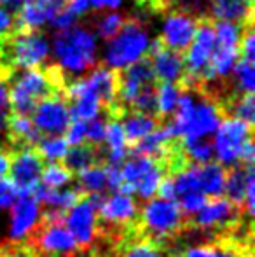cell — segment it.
<instances>
[{
  "mask_svg": "<svg viewBox=\"0 0 255 257\" xmlns=\"http://www.w3.org/2000/svg\"><path fill=\"white\" fill-rule=\"evenodd\" d=\"M11 88L7 91V102L11 103L14 114L28 115L34 112L41 100L56 93H67L68 79L58 65H49L46 68H27L16 72L11 77Z\"/></svg>",
  "mask_w": 255,
  "mask_h": 257,
  "instance_id": "6da1fadb",
  "label": "cell"
},
{
  "mask_svg": "<svg viewBox=\"0 0 255 257\" xmlns=\"http://www.w3.org/2000/svg\"><path fill=\"white\" fill-rule=\"evenodd\" d=\"M224 119L217 102L201 89H180V98L175 114L168 121L175 137L208 139L217 132Z\"/></svg>",
  "mask_w": 255,
  "mask_h": 257,
  "instance_id": "7a4b0ae2",
  "label": "cell"
},
{
  "mask_svg": "<svg viewBox=\"0 0 255 257\" xmlns=\"http://www.w3.org/2000/svg\"><path fill=\"white\" fill-rule=\"evenodd\" d=\"M49 58V42L41 32L18 34L0 41V82L6 84L18 70L37 68Z\"/></svg>",
  "mask_w": 255,
  "mask_h": 257,
  "instance_id": "3957f363",
  "label": "cell"
},
{
  "mask_svg": "<svg viewBox=\"0 0 255 257\" xmlns=\"http://www.w3.org/2000/svg\"><path fill=\"white\" fill-rule=\"evenodd\" d=\"M187 229V217L177 201L154 198L140 210L138 234L156 243L170 245Z\"/></svg>",
  "mask_w": 255,
  "mask_h": 257,
  "instance_id": "277c9868",
  "label": "cell"
},
{
  "mask_svg": "<svg viewBox=\"0 0 255 257\" xmlns=\"http://www.w3.org/2000/svg\"><path fill=\"white\" fill-rule=\"evenodd\" d=\"M55 56L58 67L67 74H81L95 65L96 39L91 30L84 27H72L70 30L60 32L55 37Z\"/></svg>",
  "mask_w": 255,
  "mask_h": 257,
  "instance_id": "5b68a950",
  "label": "cell"
},
{
  "mask_svg": "<svg viewBox=\"0 0 255 257\" xmlns=\"http://www.w3.org/2000/svg\"><path fill=\"white\" fill-rule=\"evenodd\" d=\"M149 49V32L138 18H126L123 28L109 41L105 49V61L114 70L133 65L142 60Z\"/></svg>",
  "mask_w": 255,
  "mask_h": 257,
  "instance_id": "8992f818",
  "label": "cell"
},
{
  "mask_svg": "<svg viewBox=\"0 0 255 257\" xmlns=\"http://www.w3.org/2000/svg\"><path fill=\"white\" fill-rule=\"evenodd\" d=\"M243 212L227 198H210L206 200L203 208L192 217H187V227L211 231L217 236L236 234L243 229Z\"/></svg>",
  "mask_w": 255,
  "mask_h": 257,
  "instance_id": "52a82bcc",
  "label": "cell"
},
{
  "mask_svg": "<svg viewBox=\"0 0 255 257\" xmlns=\"http://www.w3.org/2000/svg\"><path fill=\"white\" fill-rule=\"evenodd\" d=\"M102 194H82L77 205L65 212L63 226L72 234L77 248L88 250L96 240V210L102 203Z\"/></svg>",
  "mask_w": 255,
  "mask_h": 257,
  "instance_id": "ba28073f",
  "label": "cell"
},
{
  "mask_svg": "<svg viewBox=\"0 0 255 257\" xmlns=\"http://www.w3.org/2000/svg\"><path fill=\"white\" fill-rule=\"evenodd\" d=\"M252 128L253 126L234 117H225L220 121L215 132L213 154L222 166H234L241 163L243 146L252 139Z\"/></svg>",
  "mask_w": 255,
  "mask_h": 257,
  "instance_id": "9c48e42d",
  "label": "cell"
},
{
  "mask_svg": "<svg viewBox=\"0 0 255 257\" xmlns=\"http://www.w3.org/2000/svg\"><path fill=\"white\" fill-rule=\"evenodd\" d=\"M30 238L37 254L44 257H74L77 252V243L63 222H48L41 219Z\"/></svg>",
  "mask_w": 255,
  "mask_h": 257,
  "instance_id": "30bf717a",
  "label": "cell"
},
{
  "mask_svg": "<svg viewBox=\"0 0 255 257\" xmlns=\"http://www.w3.org/2000/svg\"><path fill=\"white\" fill-rule=\"evenodd\" d=\"M44 166L46 161L35 147H21L9 153L11 182L16 186L18 193H34Z\"/></svg>",
  "mask_w": 255,
  "mask_h": 257,
  "instance_id": "8fae6325",
  "label": "cell"
},
{
  "mask_svg": "<svg viewBox=\"0 0 255 257\" xmlns=\"http://www.w3.org/2000/svg\"><path fill=\"white\" fill-rule=\"evenodd\" d=\"M32 122L39 133L62 135L70 124L67 93H56L41 100L32 112Z\"/></svg>",
  "mask_w": 255,
  "mask_h": 257,
  "instance_id": "7c38bea8",
  "label": "cell"
},
{
  "mask_svg": "<svg viewBox=\"0 0 255 257\" xmlns=\"http://www.w3.org/2000/svg\"><path fill=\"white\" fill-rule=\"evenodd\" d=\"M197 21H199V18L194 16L191 11L171 9L164 20L163 34L159 39L166 48L175 49L178 53L187 51L194 39V34H196Z\"/></svg>",
  "mask_w": 255,
  "mask_h": 257,
  "instance_id": "4fadbf2b",
  "label": "cell"
},
{
  "mask_svg": "<svg viewBox=\"0 0 255 257\" xmlns=\"http://www.w3.org/2000/svg\"><path fill=\"white\" fill-rule=\"evenodd\" d=\"M11 227L9 238L13 243L28 238L41 220V205L35 200L34 193H18L14 205L11 206Z\"/></svg>",
  "mask_w": 255,
  "mask_h": 257,
  "instance_id": "5bb4252c",
  "label": "cell"
},
{
  "mask_svg": "<svg viewBox=\"0 0 255 257\" xmlns=\"http://www.w3.org/2000/svg\"><path fill=\"white\" fill-rule=\"evenodd\" d=\"M147 51H149L147 58L152 63L156 81L173 82V84H178L182 81V77L185 74V65H184L182 53L166 48L161 39H156L152 44H149Z\"/></svg>",
  "mask_w": 255,
  "mask_h": 257,
  "instance_id": "9a60e30c",
  "label": "cell"
},
{
  "mask_svg": "<svg viewBox=\"0 0 255 257\" xmlns=\"http://www.w3.org/2000/svg\"><path fill=\"white\" fill-rule=\"evenodd\" d=\"M227 200L232 201L238 208L245 206L248 219L253 215V166L252 165H234L229 166L225 175V189Z\"/></svg>",
  "mask_w": 255,
  "mask_h": 257,
  "instance_id": "2e32d148",
  "label": "cell"
},
{
  "mask_svg": "<svg viewBox=\"0 0 255 257\" xmlns=\"http://www.w3.org/2000/svg\"><path fill=\"white\" fill-rule=\"evenodd\" d=\"M116 250L119 257H180L178 254H171L170 245L156 243L152 240L140 236L138 233L124 234L116 243Z\"/></svg>",
  "mask_w": 255,
  "mask_h": 257,
  "instance_id": "e0dca14e",
  "label": "cell"
},
{
  "mask_svg": "<svg viewBox=\"0 0 255 257\" xmlns=\"http://www.w3.org/2000/svg\"><path fill=\"white\" fill-rule=\"evenodd\" d=\"M56 11L42 4L41 0H27L20 9L16 11L14 18V32L27 34V32H37L42 25L51 21Z\"/></svg>",
  "mask_w": 255,
  "mask_h": 257,
  "instance_id": "ac0fdd59",
  "label": "cell"
},
{
  "mask_svg": "<svg viewBox=\"0 0 255 257\" xmlns=\"http://www.w3.org/2000/svg\"><path fill=\"white\" fill-rule=\"evenodd\" d=\"M210 18L241 27L253 25V0H213Z\"/></svg>",
  "mask_w": 255,
  "mask_h": 257,
  "instance_id": "d6986e66",
  "label": "cell"
},
{
  "mask_svg": "<svg viewBox=\"0 0 255 257\" xmlns=\"http://www.w3.org/2000/svg\"><path fill=\"white\" fill-rule=\"evenodd\" d=\"M6 135L13 149H21V147H34L41 139V133L34 126L32 119L28 115L21 114H9L6 122ZM11 149V151H13Z\"/></svg>",
  "mask_w": 255,
  "mask_h": 257,
  "instance_id": "ffe728a7",
  "label": "cell"
},
{
  "mask_svg": "<svg viewBox=\"0 0 255 257\" xmlns=\"http://www.w3.org/2000/svg\"><path fill=\"white\" fill-rule=\"evenodd\" d=\"M98 163H105V149H102V146H93L88 142L74 146L70 151H67L63 158V166L72 173H79L81 170Z\"/></svg>",
  "mask_w": 255,
  "mask_h": 257,
  "instance_id": "44dd1931",
  "label": "cell"
},
{
  "mask_svg": "<svg viewBox=\"0 0 255 257\" xmlns=\"http://www.w3.org/2000/svg\"><path fill=\"white\" fill-rule=\"evenodd\" d=\"M225 175L227 170L220 163L208 161L204 165H197V179L204 196L220 198L225 189Z\"/></svg>",
  "mask_w": 255,
  "mask_h": 257,
  "instance_id": "7402d4cb",
  "label": "cell"
},
{
  "mask_svg": "<svg viewBox=\"0 0 255 257\" xmlns=\"http://www.w3.org/2000/svg\"><path fill=\"white\" fill-rule=\"evenodd\" d=\"M124 137H126L128 149L131 146H135L136 142H140L142 139H145L149 133H152L157 126L161 124L156 117H150V115L143 114H135V112H126L124 115Z\"/></svg>",
  "mask_w": 255,
  "mask_h": 257,
  "instance_id": "603a6c76",
  "label": "cell"
},
{
  "mask_svg": "<svg viewBox=\"0 0 255 257\" xmlns=\"http://www.w3.org/2000/svg\"><path fill=\"white\" fill-rule=\"evenodd\" d=\"M178 98H180V88L173 82H159V86H156L157 121H170L177 110Z\"/></svg>",
  "mask_w": 255,
  "mask_h": 257,
  "instance_id": "cb8c5ba5",
  "label": "cell"
},
{
  "mask_svg": "<svg viewBox=\"0 0 255 257\" xmlns=\"http://www.w3.org/2000/svg\"><path fill=\"white\" fill-rule=\"evenodd\" d=\"M77 175L79 191L84 194H102L107 189V172H105V163H98V165H91L88 168L81 170Z\"/></svg>",
  "mask_w": 255,
  "mask_h": 257,
  "instance_id": "d4e9b609",
  "label": "cell"
},
{
  "mask_svg": "<svg viewBox=\"0 0 255 257\" xmlns=\"http://www.w3.org/2000/svg\"><path fill=\"white\" fill-rule=\"evenodd\" d=\"M182 147L194 165H204L213 158V142L210 139H185L182 140Z\"/></svg>",
  "mask_w": 255,
  "mask_h": 257,
  "instance_id": "484cf974",
  "label": "cell"
},
{
  "mask_svg": "<svg viewBox=\"0 0 255 257\" xmlns=\"http://www.w3.org/2000/svg\"><path fill=\"white\" fill-rule=\"evenodd\" d=\"M37 153L42 156L44 161L49 163H58L60 159L65 158L68 151V142L60 135H51L48 139H42L37 142Z\"/></svg>",
  "mask_w": 255,
  "mask_h": 257,
  "instance_id": "4316f807",
  "label": "cell"
},
{
  "mask_svg": "<svg viewBox=\"0 0 255 257\" xmlns=\"http://www.w3.org/2000/svg\"><path fill=\"white\" fill-rule=\"evenodd\" d=\"M232 72H234V84H236V91H238V95L253 93V88H255L253 61L239 58V60L236 61Z\"/></svg>",
  "mask_w": 255,
  "mask_h": 257,
  "instance_id": "83f0119b",
  "label": "cell"
},
{
  "mask_svg": "<svg viewBox=\"0 0 255 257\" xmlns=\"http://www.w3.org/2000/svg\"><path fill=\"white\" fill-rule=\"evenodd\" d=\"M72 179H74V173L68 172L60 163H49L48 166H44L41 173L42 184L51 187V189H60V187L67 186Z\"/></svg>",
  "mask_w": 255,
  "mask_h": 257,
  "instance_id": "f1b7e54d",
  "label": "cell"
},
{
  "mask_svg": "<svg viewBox=\"0 0 255 257\" xmlns=\"http://www.w3.org/2000/svg\"><path fill=\"white\" fill-rule=\"evenodd\" d=\"M124 21H126V18L119 13L105 14V16L100 18L98 23H96V34H98V37L103 39V41H110V39H114L119 34Z\"/></svg>",
  "mask_w": 255,
  "mask_h": 257,
  "instance_id": "f546056e",
  "label": "cell"
},
{
  "mask_svg": "<svg viewBox=\"0 0 255 257\" xmlns=\"http://www.w3.org/2000/svg\"><path fill=\"white\" fill-rule=\"evenodd\" d=\"M107 117H95L86 122V142L93 146H102L105 139Z\"/></svg>",
  "mask_w": 255,
  "mask_h": 257,
  "instance_id": "4dcf8cb0",
  "label": "cell"
},
{
  "mask_svg": "<svg viewBox=\"0 0 255 257\" xmlns=\"http://www.w3.org/2000/svg\"><path fill=\"white\" fill-rule=\"evenodd\" d=\"M0 257H39V254L30 241H25V243L18 241V243H13L4 248L0 252Z\"/></svg>",
  "mask_w": 255,
  "mask_h": 257,
  "instance_id": "1f68e13d",
  "label": "cell"
},
{
  "mask_svg": "<svg viewBox=\"0 0 255 257\" xmlns=\"http://www.w3.org/2000/svg\"><path fill=\"white\" fill-rule=\"evenodd\" d=\"M18 198V189L9 179L2 177L0 179V210L11 208Z\"/></svg>",
  "mask_w": 255,
  "mask_h": 257,
  "instance_id": "d6a6232c",
  "label": "cell"
},
{
  "mask_svg": "<svg viewBox=\"0 0 255 257\" xmlns=\"http://www.w3.org/2000/svg\"><path fill=\"white\" fill-rule=\"evenodd\" d=\"M75 21H77V16H75V14H72L67 7L60 9L58 13H55V16L51 18L53 27L58 28L60 32L70 30L72 27H75Z\"/></svg>",
  "mask_w": 255,
  "mask_h": 257,
  "instance_id": "836d02e7",
  "label": "cell"
},
{
  "mask_svg": "<svg viewBox=\"0 0 255 257\" xmlns=\"http://www.w3.org/2000/svg\"><path fill=\"white\" fill-rule=\"evenodd\" d=\"M67 140L72 146H79V144L86 142V122L81 121H70L67 128Z\"/></svg>",
  "mask_w": 255,
  "mask_h": 257,
  "instance_id": "e575fe53",
  "label": "cell"
},
{
  "mask_svg": "<svg viewBox=\"0 0 255 257\" xmlns=\"http://www.w3.org/2000/svg\"><path fill=\"white\" fill-rule=\"evenodd\" d=\"M14 32V18L7 9L0 6V41L9 37Z\"/></svg>",
  "mask_w": 255,
  "mask_h": 257,
  "instance_id": "d590c367",
  "label": "cell"
},
{
  "mask_svg": "<svg viewBox=\"0 0 255 257\" xmlns=\"http://www.w3.org/2000/svg\"><path fill=\"white\" fill-rule=\"evenodd\" d=\"M42 4H46L48 7H51L53 11H56L58 13L60 9H63L65 6H67L68 0H41Z\"/></svg>",
  "mask_w": 255,
  "mask_h": 257,
  "instance_id": "8d00e7d4",
  "label": "cell"
},
{
  "mask_svg": "<svg viewBox=\"0 0 255 257\" xmlns=\"http://www.w3.org/2000/svg\"><path fill=\"white\" fill-rule=\"evenodd\" d=\"M7 110L4 107H0V135L6 132V122H7Z\"/></svg>",
  "mask_w": 255,
  "mask_h": 257,
  "instance_id": "74e56055",
  "label": "cell"
},
{
  "mask_svg": "<svg viewBox=\"0 0 255 257\" xmlns=\"http://www.w3.org/2000/svg\"><path fill=\"white\" fill-rule=\"evenodd\" d=\"M7 105V88L6 84L0 82V107H6Z\"/></svg>",
  "mask_w": 255,
  "mask_h": 257,
  "instance_id": "f35d334b",
  "label": "cell"
},
{
  "mask_svg": "<svg viewBox=\"0 0 255 257\" xmlns=\"http://www.w3.org/2000/svg\"><path fill=\"white\" fill-rule=\"evenodd\" d=\"M102 257H103V255H102Z\"/></svg>",
  "mask_w": 255,
  "mask_h": 257,
  "instance_id": "ab89813d",
  "label": "cell"
}]
</instances>
